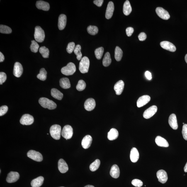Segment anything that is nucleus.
<instances>
[{"label": "nucleus", "instance_id": "nucleus-33", "mask_svg": "<svg viewBox=\"0 0 187 187\" xmlns=\"http://www.w3.org/2000/svg\"><path fill=\"white\" fill-rule=\"evenodd\" d=\"M123 56V51L118 46L115 47V58L118 62L121 60Z\"/></svg>", "mask_w": 187, "mask_h": 187}, {"label": "nucleus", "instance_id": "nucleus-40", "mask_svg": "<svg viewBox=\"0 0 187 187\" xmlns=\"http://www.w3.org/2000/svg\"><path fill=\"white\" fill-rule=\"evenodd\" d=\"M12 32L11 28L6 25H0V32L4 34H9Z\"/></svg>", "mask_w": 187, "mask_h": 187}, {"label": "nucleus", "instance_id": "nucleus-8", "mask_svg": "<svg viewBox=\"0 0 187 187\" xmlns=\"http://www.w3.org/2000/svg\"><path fill=\"white\" fill-rule=\"evenodd\" d=\"M157 110V108L155 105L150 107L146 110L143 114V117L146 119H149L153 116L155 114Z\"/></svg>", "mask_w": 187, "mask_h": 187}, {"label": "nucleus", "instance_id": "nucleus-55", "mask_svg": "<svg viewBox=\"0 0 187 187\" xmlns=\"http://www.w3.org/2000/svg\"><path fill=\"white\" fill-rule=\"evenodd\" d=\"M185 62H186V63L187 64V54L185 56Z\"/></svg>", "mask_w": 187, "mask_h": 187}, {"label": "nucleus", "instance_id": "nucleus-20", "mask_svg": "<svg viewBox=\"0 0 187 187\" xmlns=\"http://www.w3.org/2000/svg\"><path fill=\"white\" fill-rule=\"evenodd\" d=\"M125 83L123 81L120 80L115 84L114 86V90L117 95H120L121 94L124 89Z\"/></svg>", "mask_w": 187, "mask_h": 187}, {"label": "nucleus", "instance_id": "nucleus-42", "mask_svg": "<svg viewBox=\"0 0 187 187\" xmlns=\"http://www.w3.org/2000/svg\"><path fill=\"white\" fill-rule=\"evenodd\" d=\"M86 87V84L85 82L83 80H80L78 82L77 86H76V89L78 91H81L85 89Z\"/></svg>", "mask_w": 187, "mask_h": 187}, {"label": "nucleus", "instance_id": "nucleus-29", "mask_svg": "<svg viewBox=\"0 0 187 187\" xmlns=\"http://www.w3.org/2000/svg\"><path fill=\"white\" fill-rule=\"evenodd\" d=\"M51 95L55 99L59 100H62L63 97V94L56 88H52L51 90Z\"/></svg>", "mask_w": 187, "mask_h": 187}, {"label": "nucleus", "instance_id": "nucleus-18", "mask_svg": "<svg viewBox=\"0 0 187 187\" xmlns=\"http://www.w3.org/2000/svg\"><path fill=\"white\" fill-rule=\"evenodd\" d=\"M168 123L170 127L174 130L178 129V125L176 116L174 114H172L170 115L168 119Z\"/></svg>", "mask_w": 187, "mask_h": 187}, {"label": "nucleus", "instance_id": "nucleus-17", "mask_svg": "<svg viewBox=\"0 0 187 187\" xmlns=\"http://www.w3.org/2000/svg\"><path fill=\"white\" fill-rule=\"evenodd\" d=\"M115 9V6L114 3L112 1L109 2L107 6L106 13H105V18L107 19H110L113 16L114 11Z\"/></svg>", "mask_w": 187, "mask_h": 187}, {"label": "nucleus", "instance_id": "nucleus-53", "mask_svg": "<svg viewBox=\"0 0 187 187\" xmlns=\"http://www.w3.org/2000/svg\"><path fill=\"white\" fill-rule=\"evenodd\" d=\"M184 171L185 172H187V162L184 167Z\"/></svg>", "mask_w": 187, "mask_h": 187}, {"label": "nucleus", "instance_id": "nucleus-28", "mask_svg": "<svg viewBox=\"0 0 187 187\" xmlns=\"http://www.w3.org/2000/svg\"><path fill=\"white\" fill-rule=\"evenodd\" d=\"M44 178L43 177L39 176L31 181V185L32 187H40L43 184Z\"/></svg>", "mask_w": 187, "mask_h": 187}, {"label": "nucleus", "instance_id": "nucleus-35", "mask_svg": "<svg viewBox=\"0 0 187 187\" xmlns=\"http://www.w3.org/2000/svg\"><path fill=\"white\" fill-rule=\"evenodd\" d=\"M47 72L44 68H42L40 69V73L37 75V77L42 81H45L47 77Z\"/></svg>", "mask_w": 187, "mask_h": 187}, {"label": "nucleus", "instance_id": "nucleus-11", "mask_svg": "<svg viewBox=\"0 0 187 187\" xmlns=\"http://www.w3.org/2000/svg\"><path fill=\"white\" fill-rule=\"evenodd\" d=\"M157 176L159 182L161 183H166L167 181V173L164 170L161 169L158 171L157 173Z\"/></svg>", "mask_w": 187, "mask_h": 187}, {"label": "nucleus", "instance_id": "nucleus-30", "mask_svg": "<svg viewBox=\"0 0 187 187\" xmlns=\"http://www.w3.org/2000/svg\"><path fill=\"white\" fill-rule=\"evenodd\" d=\"M60 85L61 87L67 89L70 87L71 85L69 80L67 78H63L60 79Z\"/></svg>", "mask_w": 187, "mask_h": 187}, {"label": "nucleus", "instance_id": "nucleus-47", "mask_svg": "<svg viewBox=\"0 0 187 187\" xmlns=\"http://www.w3.org/2000/svg\"><path fill=\"white\" fill-rule=\"evenodd\" d=\"M8 110V107L6 105L1 106L0 108V116H2L5 114L7 112Z\"/></svg>", "mask_w": 187, "mask_h": 187}, {"label": "nucleus", "instance_id": "nucleus-21", "mask_svg": "<svg viewBox=\"0 0 187 187\" xmlns=\"http://www.w3.org/2000/svg\"><path fill=\"white\" fill-rule=\"evenodd\" d=\"M67 23V17L65 15L62 14L60 15L58 18V27L59 30H64L65 28Z\"/></svg>", "mask_w": 187, "mask_h": 187}, {"label": "nucleus", "instance_id": "nucleus-14", "mask_svg": "<svg viewBox=\"0 0 187 187\" xmlns=\"http://www.w3.org/2000/svg\"><path fill=\"white\" fill-rule=\"evenodd\" d=\"M161 47L163 49L169 51L174 52L176 50V47L171 42L167 41L161 42L160 43Z\"/></svg>", "mask_w": 187, "mask_h": 187}, {"label": "nucleus", "instance_id": "nucleus-41", "mask_svg": "<svg viewBox=\"0 0 187 187\" xmlns=\"http://www.w3.org/2000/svg\"><path fill=\"white\" fill-rule=\"evenodd\" d=\"M31 45H30V48L31 51L34 53H36L38 51L39 45L37 42L35 40H32Z\"/></svg>", "mask_w": 187, "mask_h": 187}, {"label": "nucleus", "instance_id": "nucleus-56", "mask_svg": "<svg viewBox=\"0 0 187 187\" xmlns=\"http://www.w3.org/2000/svg\"><path fill=\"white\" fill-rule=\"evenodd\" d=\"M183 125H184L185 124H184V123H183Z\"/></svg>", "mask_w": 187, "mask_h": 187}, {"label": "nucleus", "instance_id": "nucleus-9", "mask_svg": "<svg viewBox=\"0 0 187 187\" xmlns=\"http://www.w3.org/2000/svg\"><path fill=\"white\" fill-rule=\"evenodd\" d=\"M34 119L33 116L29 114L23 115L21 117L20 122L23 125H30L33 124Z\"/></svg>", "mask_w": 187, "mask_h": 187}, {"label": "nucleus", "instance_id": "nucleus-44", "mask_svg": "<svg viewBox=\"0 0 187 187\" xmlns=\"http://www.w3.org/2000/svg\"><path fill=\"white\" fill-rule=\"evenodd\" d=\"M132 185L137 187H140L143 184L142 182L140 180L135 179L132 180L131 182Z\"/></svg>", "mask_w": 187, "mask_h": 187}, {"label": "nucleus", "instance_id": "nucleus-50", "mask_svg": "<svg viewBox=\"0 0 187 187\" xmlns=\"http://www.w3.org/2000/svg\"><path fill=\"white\" fill-rule=\"evenodd\" d=\"M103 2V0H96L93 1L94 3L99 7H100L102 6Z\"/></svg>", "mask_w": 187, "mask_h": 187}, {"label": "nucleus", "instance_id": "nucleus-27", "mask_svg": "<svg viewBox=\"0 0 187 187\" xmlns=\"http://www.w3.org/2000/svg\"><path fill=\"white\" fill-rule=\"evenodd\" d=\"M119 136V132L116 129L112 128L108 133V140L112 141L116 139Z\"/></svg>", "mask_w": 187, "mask_h": 187}, {"label": "nucleus", "instance_id": "nucleus-32", "mask_svg": "<svg viewBox=\"0 0 187 187\" xmlns=\"http://www.w3.org/2000/svg\"><path fill=\"white\" fill-rule=\"evenodd\" d=\"M112 62L110 53L107 52L105 54L103 60V64L104 67H108L111 64Z\"/></svg>", "mask_w": 187, "mask_h": 187}, {"label": "nucleus", "instance_id": "nucleus-31", "mask_svg": "<svg viewBox=\"0 0 187 187\" xmlns=\"http://www.w3.org/2000/svg\"><path fill=\"white\" fill-rule=\"evenodd\" d=\"M132 9L130 2L129 1H126L124 3L123 6V12L124 14L128 16L131 12Z\"/></svg>", "mask_w": 187, "mask_h": 187}, {"label": "nucleus", "instance_id": "nucleus-13", "mask_svg": "<svg viewBox=\"0 0 187 187\" xmlns=\"http://www.w3.org/2000/svg\"><path fill=\"white\" fill-rule=\"evenodd\" d=\"M96 106L95 100L92 98L87 100L84 103V108L87 111H91L94 109Z\"/></svg>", "mask_w": 187, "mask_h": 187}, {"label": "nucleus", "instance_id": "nucleus-49", "mask_svg": "<svg viewBox=\"0 0 187 187\" xmlns=\"http://www.w3.org/2000/svg\"><path fill=\"white\" fill-rule=\"evenodd\" d=\"M138 38L140 41H144L147 38V35L144 32H142L138 35Z\"/></svg>", "mask_w": 187, "mask_h": 187}, {"label": "nucleus", "instance_id": "nucleus-3", "mask_svg": "<svg viewBox=\"0 0 187 187\" xmlns=\"http://www.w3.org/2000/svg\"><path fill=\"white\" fill-rule=\"evenodd\" d=\"M90 64L89 59L87 57H83L81 59L79 64V70L83 74L88 72Z\"/></svg>", "mask_w": 187, "mask_h": 187}, {"label": "nucleus", "instance_id": "nucleus-54", "mask_svg": "<svg viewBox=\"0 0 187 187\" xmlns=\"http://www.w3.org/2000/svg\"><path fill=\"white\" fill-rule=\"evenodd\" d=\"M84 187H95L94 186H93V185H87L86 186H85Z\"/></svg>", "mask_w": 187, "mask_h": 187}, {"label": "nucleus", "instance_id": "nucleus-16", "mask_svg": "<svg viewBox=\"0 0 187 187\" xmlns=\"http://www.w3.org/2000/svg\"><path fill=\"white\" fill-rule=\"evenodd\" d=\"M150 97L147 95L142 96L139 98L137 101V106L138 108L143 106L150 101Z\"/></svg>", "mask_w": 187, "mask_h": 187}, {"label": "nucleus", "instance_id": "nucleus-15", "mask_svg": "<svg viewBox=\"0 0 187 187\" xmlns=\"http://www.w3.org/2000/svg\"><path fill=\"white\" fill-rule=\"evenodd\" d=\"M20 175L18 173L11 171L7 175L6 181L8 183H14L18 181Z\"/></svg>", "mask_w": 187, "mask_h": 187}, {"label": "nucleus", "instance_id": "nucleus-51", "mask_svg": "<svg viewBox=\"0 0 187 187\" xmlns=\"http://www.w3.org/2000/svg\"><path fill=\"white\" fill-rule=\"evenodd\" d=\"M145 75L146 78L149 80L152 79V74L149 71H146L145 73Z\"/></svg>", "mask_w": 187, "mask_h": 187}, {"label": "nucleus", "instance_id": "nucleus-34", "mask_svg": "<svg viewBox=\"0 0 187 187\" xmlns=\"http://www.w3.org/2000/svg\"><path fill=\"white\" fill-rule=\"evenodd\" d=\"M100 163H101V162H100V160L96 159L94 162H93L89 166L90 170L92 171H96L99 168Z\"/></svg>", "mask_w": 187, "mask_h": 187}, {"label": "nucleus", "instance_id": "nucleus-24", "mask_svg": "<svg viewBox=\"0 0 187 187\" xmlns=\"http://www.w3.org/2000/svg\"><path fill=\"white\" fill-rule=\"evenodd\" d=\"M139 157V153L136 148H132L131 150L130 154L131 161L134 163L137 162L138 160Z\"/></svg>", "mask_w": 187, "mask_h": 187}, {"label": "nucleus", "instance_id": "nucleus-57", "mask_svg": "<svg viewBox=\"0 0 187 187\" xmlns=\"http://www.w3.org/2000/svg\"></svg>", "mask_w": 187, "mask_h": 187}, {"label": "nucleus", "instance_id": "nucleus-26", "mask_svg": "<svg viewBox=\"0 0 187 187\" xmlns=\"http://www.w3.org/2000/svg\"><path fill=\"white\" fill-rule=\"evenodd\" d=\"M110 174L112 178H118L120 176V171L119 168L117 165L112 166L110 171Z\"/></svg>", "mask_w": 187, "mask_h": 187}, {"label": "nucleus", "instance_id": "nucleus-6", "mask_svg": "<svg viewBox=\"0 0 187 187\" xmlns=\"http://www.w3.org/2000/svg\"><path fill=\"white\" fill-rule=\"evenodd\" d=\"M62 135L66 140L72 138L73 134L72 127L70 125H67L64 126L62 132Z\"/></svg>", "mask_w": 187, "mask_h": 187}, {"label": "nucleus", "instance_id": "nucleus-38", "mask_svg": "<svg viewBox=\"0 0 187 187\" xmlns=\"http://www.w3.org/2000/svg\"><path fill=\"white\" fill-rule=\"evenodd\" d=\"M104 52V49L102 47H98L96 49L95 51V54L96 58L98 60L101 59L102 57Z\"/></svg>", "mask_w": 187, "mask_h": 187}, {"label": "nucleus", "instance_id": "nucleus-45", "mask_svg": "<svg viewBox=\"0 0 187 187\" xmlns=\"http://www.w3.org/2000/svg\"><path fill=\"white\" fill-rule=\"evenodd\" d=\"M182 134L183 138L185 140H187V124L184 125L182 130Z\"/></svg>", "mask_w": 187, "mask_h": 187}, {"label": "nucleus", "instance_id": "nucleus-36", "mask_svg": "<svg viewBox=\"0 0 187 187\" xmlns=\"http://www.w3.org/2000/svg\"><path fill=\"white\" fill-rule=\"evenodd\" d=\"M81 47L79 45L76 46L74 51V53L77 56V59L78 60H81L82 59V54L81 52Z\"/></svg>", "mask_w": 187, "mask_h": 187}, {"label": "nucleus", "instance_id": "nucleus-37", "mask_svg": "<svg viewBox=\"0 0 187 187\" xmlns=\"http://www.w3.org/2000/svg\"><path fill=\"white\" fill-rule=\"evenodd\" d=\"M39 52L44 58H48L49 55V50L45 46L42 47L39 49Z\"/></svg>", "mask_w": 187, "mask_h": 187}, {"label": "nucleus", "instance_id": "nucleus-48", "mask_svg": "<svg viewBox=\"0 0 187 187\" xmlns=\"http://www.w3.org/2000/svg\"><path fill=\"white\" fill-rule=\"evenodd\" d=\"M134 32V29L132 27H128L126 29V33L128 37H130L133 34Z\"/></svg>", "mask_w": 187, "mask_h": 187}, {"label": "nucleus", "instance_id": "nucleus-2", "mask_svg": "<svg viewBox=\"0 0 187 187\" xmlns=\"http://www.w3.org/2000/svg\"><path fill=\"white\" fill-rule=\"evenodd\" d=\"M62 129L60 125H54L51 127L50 133L53 138L55 140H58L60 139Z\"/></svg>", "mask_w": 187, "mask_h": 187}, {"label": "nucleus", "instance_id": "nucleus-12", "mask_svg": "<svg viewBox=\"0 0 187 187\" xmlns=\"http://www.w3.org/2000/svg\"><path fill=\"white\" fill-rule=\"evenodd\" d=\"M23 72V68L22 64L18 62L15 63L13 69V74L17 77H21Z\"/></svg>", "mask_w": 187, "mask_h": 187}, {"label": "nucleus", "instance_id": "nucleus-7", "mask_svg": "<svg viewBox=\"0 0 187 187\" xmlns=\"http://www.w3.org/2000/svg\"><path fill=\"white\" fill-rule=\"evenodd\" d=\"M27 156L34 161L40 162L43 160V157L39 152L35 150H30L27 153Z\"/></svg>", "mask_w": 187, "mask_h": 187}, {"label": "nucleus", "instance_id": "nucleus-43", "mask_svg": "<svg viewBox=\"0 0 187 187\" xmlns=\"http://www.w3.org/2000/svg\"><path fill=\"white\" fill-rule=\"evenodd\" d=\"M75 47V45L74 42H70L68 44L67 49H66V50H67L68 53L69 54L72 53V52L74 50Z\"/></svg>", "mask_w": 187, "mask_h": 187}, {"label": "nucleus", "instance_id": "nucleus-39", "mask_svg": "<svg viewBox=\"0 0 187 187\" xmlns=\"http://www.w3.org/2000/svg\"><path fill=\"white\" fill-rule=\"evenodd\" d=\"M88 33L91 35H95L98 33V29L97 27L90 25L87 28Z\"/></svg>", "mask_w": 187, "mask_h": 187}, {"label": "nucleus", "instance_id": "nucleus-25", "mask_svg": "<svg viewBox=\"0 0 187 187\" xmlns=\"http://www.w3.org/2000/svg\"><path fill=\"white\" fill-rule=\"evenodd\" d=\"M155 142L156 144L159 147H168L169 146V144L167 141L160 136H158L156 137Z\"/></svg>", "mask_w": 187, "mask_h": 187}, {"label": "nucleus", "instance_id": "nucleus-22", "mask_svg": "<svg viewBox=\"0 0 187 187\" xmlns=\"http://www.w3.org/2000/svg\"><path fill=\"white\" fill-rule=\"evenodd\" d=\"M58 168L61 173H64L68 170V165L63 159H61L58 161Z\"/></svg>", "mask_w": 187, "mask_h": 187}, {"label": "nucleus", "instance_id": "nucleus-23", "mask_svg": "<svg viewBox=\"0 0 187 187\" xmlns=\"http://www.w3.org/2000/svg\"><path fill=\"white\" fill-rule=\"evenodd\" d=\"M36 6L38 9L43 11H48L50 9V5L49 3L43 1H37L36 4Z\"/></svg>", "mask_w": 187, "mask_h": 187}, {"label": "nucleus", "instance_id": "nucleus-19", "mask_svg": "<svg viewBox=\"0 0 187 187\" xmlns=\"http://www.w3.org/2000/svg\"><path fill=\"white\" fill-rule=\"evenodd\" d=\"M92 142V138L91 136L86 135L83 138L81 142V145L84 149H88L91 146Z\"/></svg>", "mask_w": 187, "mask_h": 187}, {"label": "nucleus", "instance_id": "nucleus-5", "mask_svg": "<svg viewBox=\"0 0 187 187\" xmlns=\"http://www.w3.org/2000/svg\"><path fill=\"white\" fill-rule=\"evenodd\" d=\"M76 71V67L75 64L72 62H69L67 65L62 68L61 72L63 74L66 76L72 75Z\"/></svg>", "mask_w": 187, "mask_h": 187}, {"label": "nucleus", "instance_id": "nucleus-4", "mask_svg": "<svg viewBox=\"0 0 187 187\" xmlns=\"http://www.w3.org/2000/svg\"><path fill=\"white\" fill-rule=\"evenodd\" d=\"M34 37L36 41L41 43L45 39V32L41 27L39 26L35 27Z\"/></svg>", "mask_w": 187, "mask_h": 187}, {"label": "nucleus", "instance_id": "nucleus-1", "mask_svg": "<svg viewBox=\"0 0 187 187\" xmlns=\"http://www.w3.org/2000/svg\"><path fill=\"white\" fill-rule=\"evenodd\" d=\"M39 102L43 108H47L49 110H54L57 108V105L55 102L46 98H41Z\"/></svg>", "mask_w": 187, "mask_h": 187}, {"label": "nucleus", "instance_id": "nucleus-46", "mask_svg": "<svg viewBox=\"0 0 187 187\" xmlns=\"http://www.w3.org/2000/svg\"><path fill=\"white\" fill-rule=\"evenodd\" d=\"M7 79L6 75L4 72H0V84L2 85L6 81Z\"/></svg>", "mask_w": 187, "mask_h": 187}, {"label": "nucleus", "instance_id": "nucleus-10", "mask_svg": "<svg viewBox=\"0 0 187 187\" xmlns=\"http://www.w3.org/2000/svg\"><path fill=\"white\" fill-rule=\"evenodd\" d=\"M156 12L158 16L163 20H168L170 17L169 13L162 7H158L156 8Z\"/></svg>", "mask_w": 187, "mask_h": 187}, {"label": "nucleus", "instance_id": "nucleus-52", "mask_svg": "<svg viewBox=\"0 0 187 187\" xmlns=\"http://www.w3.org/2000/svg\"><path fill=\"white\" fill-rule=\"evenodd\" d=\"M5 59L4 56L1 52H0V62H4Z\"/></svg>", "mask_w": 187, "mask_h": 187}]
</instances>
